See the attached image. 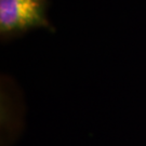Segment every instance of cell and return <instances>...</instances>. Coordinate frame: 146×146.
Here are the masks:
<instances>
[{
	"label": "cell",
	"mask_w": 146,
	"mask_h": 146,
	"mask_svg": "<svg viewBox=\"0 0 146 146\" xmlns=\"http://www.w3.org/2000/svg\"><path fill=\"white\" fill-rule=\"evenodd\" d=\"M49 28L47 0H0V34L12 37L33 28Z\"/></svg>",
	"instance_id": "1"
}]
</instances>
